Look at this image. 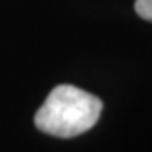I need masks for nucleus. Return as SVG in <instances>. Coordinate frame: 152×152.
I'll return each instance as SVG.
<instances>
[{"instance_id": "nucleus-1", "label": "nucleus", "mask_w": 152, "mask_h": 152, "mask_svg": "<svg viewBox=\"0 0 152 152\" xmlns=\"http://www.w3.org/2000/svg\"><path fill=\"white\" fill-rule=\"evenodd\" d=\"M103 113L99 97L73 85H57L34 117L36 129L56 138H73L93 129Z\"/></svg>"}, {"instance_id": "nucleus-2", "label": "nucleus", "mask_w": 152, "mask_h": 152, "mask_svg": "<svg viewBox=\"0 0 152 152\" xmlns=\"http://www.w3.org/2000/svg\"><path fill=\"white\" fill-rule=\"evenodd\" d=\"M134 10L142 20L152 22V0H136L134 2Z\"/></svg>"}]
</instances>
